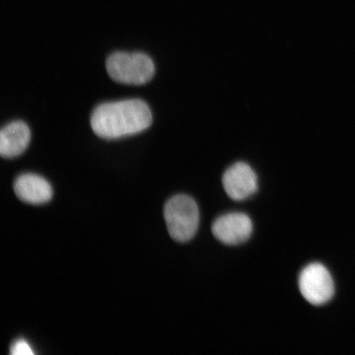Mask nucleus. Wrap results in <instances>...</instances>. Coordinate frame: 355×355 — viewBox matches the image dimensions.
<instances>
[{"label": "nucleus", "mask_w": 355, "mask_h": 355, "mask_svg": "<svg viewBox=\"0 0 355 355\" xmlns=\"http://www.w3.org/2000/svg\"><path fill=\"white\" fill-rule=\"evenodd\" d=\"M106 70L113 81L141 86L153 79L155 72L152 58L141 52H115L106 60Z\"/></svg>", "instance_id": "nucleus-2"}, {"label": "nucleus", "mask_w": 355, "mask_h": 355, "mask_svg": "<svg viewBox=\"0 0 355 355\" xmlns=\"http://www.w3.org/2000/svg\"><path fill=\"white\" fill-rule=\"evenodd\" d=\"M217 241L227 245L246 242L252 232L250 217L242 212L228 213L217 218L211 227Z\"/></svg>", "instance_id": "nucleus-5"}, {"label": "nucleus", "mask_w": 355, "mask_h": 355, "mask_svg": "<svg viewBox=\"0 0 355 355\" xmlns=\"http://www.w3.org/2000/svg\"><path fill=\"white\" fill-rule=\"evenodd\" d=\"M164 216L168 234L177 242H188L196 234L199 210L194 200L184 194L176 195L166 202Z\"/></svg>", "instance_id": "nucleus-3"}, {"label": "nucleus", "mask_w": 355, "mask_h": 355, "mask_svg": "<svg viewBox=\"0 0 355 355\" xmlns=\"http://www.w3.org/2000/svg\"><path fill=\"white\" fill-rule=\"evenodd\" d=\"M302 295L309 304L320 306L334 296V282L328 270L320 263H312L302 270L299 278Z\"/></svg>", "instance_id": "nucleus-4"}, {"label": "nucleus", "mask_w": 355, "mask_h": 355, "mask_svg": "<svg viewBox=\"0 0 355 355\" xmlns=\"http://www.w3.org/2000/svg\"><path fill=\"white\" fill-rule=\"evenodd\" d=\"M153 114L145 101L128 99L107 102L93 110L91 126L101 139L114 140L137 135L152 125Z\"/></svg>", "instance_id": "nucleus-1"}, {"label": "nucleus", "mask_w": 355, "mask_h": 355, "mask_svg": "<svg viewBox=\"0 0 355 355\" xmlns=\"http://www.w3.org/2000/svg\"><path fill=\"white\" fill-rule=\"evenodd\" d=\"M222 184L230 198L243 201L257 192V176L247 163L237 162L225 171Z\"/></svg>", "instance_id": "nucleus-6"}, {"label": "nucleus", "mask_w": 355, "mask_h": 355, "mask_svg": "<svg viewBox=\"0 0 355 355\" xmlns=\"http://www.w3.org/2000/svg\"><path fill=\"white\" fill-rule=\"evenodd\" d=\"M30 128L24 122L13 121L0 132V154L3 158H15L24 153L30 144Z\"/></svg>", "instance_id": "nucleus-8"}, {"label": "nucleus", "mask_w": 355, "mask_h": 355, "mask_svg": "<svg viewBox=\"0 0 355 355\" xmlns=\"http://www.w3.org/2000/svg\"><path fill=\"white\" fill-rule=\"evenodd\" d=\"M13 188L21 201L33 205H41L50 202L53 197L51 184L42 176L32 173L17 177Z\"/></svg>", "instance_id": "nucleus-7"}, {"label": "nucleus", "mask_w": 355, "mask_h": 355, "mask_svg": "<svg viewBox=\"0 0 355 355\" xmlns=\"http://www.w3.org/2000/svg\"><path fill=\"white\" fill-rule=\"evenodd\" d=\"M10 354L12 355H32L34 354L32 348L24 340L15 341L11 346Z\"/></svg>", "instance_id": "nucleus-9"}]
</instances>
